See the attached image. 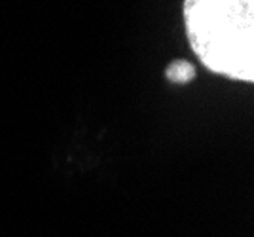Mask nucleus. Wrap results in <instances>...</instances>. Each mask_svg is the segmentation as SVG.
I'll use <instances>...</instances> for the list:
<instances>
[{
  "label": "nucleus",
  "instance_id": "obj_1",
  "mask_svg": "<svg viewBox=\"0 0 254 237\" xmlns=\"http://www.w3.org/2000/svg\"><path fill=\"white\" fill-rule=\"evenodd\" d=\"M191 52L205 68L237 82L254 80V0H184Z\"/></svg>",
  "mask_w": 254,
  "mask_h": 237
},
{
  "label": "nucleus",
  "instance_id": "obj_2",
  "mask_svg": "<svg viewBox=\"0 0 254 237\" xmlns=\"http://www.w3.org/2000/svg\"><path fill=\"white\" fill-rule=\"evenodd\" d=\"M165 78L173 84H188L195 78V66L188 61H184V59L173 61L165 68Z\"/></svg>",
  "mask_w": 254,
  "mask_h": 237
}]
</instances>
